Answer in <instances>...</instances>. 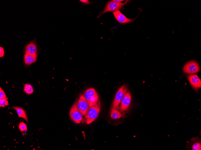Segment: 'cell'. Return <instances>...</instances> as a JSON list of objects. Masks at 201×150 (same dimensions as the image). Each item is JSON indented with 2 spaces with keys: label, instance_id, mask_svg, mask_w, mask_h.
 <instances>
[{
  "label": "cell",
  "instance_id": "6da1fadb",
  "mask_svg": "<svg viewBox=\"0 0 201 150\" xmlns=\"http://www.w3.org/2000/svg\"><path fill=\"white\" fill-rule=\"evenodd\" d=\"M100 109V101L95 105L89 107L86 114L84 116L85 122L89 124L94 122L98 117Z\"/></svg>",
  "mask_w": 201,
  "mask_h": 150
},
{
  "label": "cell",
  "instance_id": "7a4b0ae2",
  "mask_svg": "<svg viewBox=\"0 0 201 150\" xmlns=\"http://www.w3.org/2000/svg\"><path fill=\"white\" fill-rule=\"evenodd\" d=\"M130 1L126 0L124 3L116 2L111 0L106 4L103 10L100 12L98 17H100L104 13L109 12L115 11L121 9L123 6L128 3Z\"/></svg>",
  "mask_w": 201,
  "mask_h": 150
},
{
  "label": "cell",
  "instance_id": "3957f363",
  "mask_svg": "<svg viewBox=\"0 0 201 150\" xmlns=\"http://www.w3.org/2000/svg\"><path fill=\"white\" fill-rule=\"evenodd\" d=\"M83 95L89 107L95 105L98 103L99 96L94 88H90L88 89L84 92Z\"/></svg>",
  "mask_w": 201,
  "mask_h": 150
},
{
  "label": "cell",
  "instance_id": "277c9868",
  "mask_svg": "<svg viewBox=\"0 0 201 150\" xmlns=\"http://www.w3.org/2000/svg\"><path fill=\"white\" fill-rule=\"evenodd\" d=\"M70 116L71 119L76 123L79 124L81 122L83 116L78 108L77 101H75L71 107Z\"/></svg>",
  "mask_w": 201,
  "mask_h": 150
},
{
  "label": "cell",
  "instance_id": "5b68a950",
  "mask_svg": "<svg viewBox=\"0 0 201 150\" xmlns=\"http://www.w3.org/2000/svg\"><path fill=\"white\" fill-rule=\"evenodd\" d=\"M128 88L125 85L122 86L118 90L113 103V107L118 110L121 101L126 93Z\"/></svg>",
  "mask_w": 201,
  "mask_h": 150
},
{
  "label": "cell",
  "instance_id": "8992f818",
  "mask_svg": "<svg viewBox=\"0 0 201 150\" xmlns=\"http://www.w3.org/2000/svg\"><path fill=\"white\" fill-rule=\"evenodd\" d=\"M183 70L185 73L193 74L199 72V66L196 62L192 60L189 61L185 64Z\"/></svg>",
  "mask_w": 201,
  "mask_h": 150
},
{
  "label": "cell",
  "instance_id": "52a82bcc",
  "mask_svg": "<svg viewBox=\"0 0 201 150\" xmlns=\"http://www.w3.org/2000/svg\"><path fill=\"white\" fill-rule=\"evenodd\" d=\"M77 105L81 113L83 116H85L86 114L89 107L84 95L82 93L79 96L77 101Z\"/></svg>",
  "mask_w": 201,
  "mask_h": 150
},
{
  "label": "cell",
  "instance_id": "ba28073f",
  "mask_svg": "<svg viewBox=\"0 0 201 150\" xmlns=\"http://www.w3.org/2000/svg\"><path fill=\"white\" fill-rule=\"evenodd\" d=\"M131 101V96L130 92L128 91L123 98L120 104L119 110L121 112L127 110L130 105Z\"/></svg>",
  "mask_w": 201,
  "mask_h": 150
},
{
  "label": "cell",
  "instance_id": "9c48e42d",
  "mask_svg": "<svg viewBox=\"0 0 201 150\" xmlns=\"http://www.w3.org/2000/svg\"><path fill=\"white\" fill-rule=\"evenodd\" d=\"M188 80L192 87L196 91L201 87V80L197 75H188Z\"/></svg>",
  "mask_w": 201,
  "mask_h": 150
},
{
  "label": "cell",
  "instance_id": "30bf717a",
  "mask_svg": "<svg viewBox=\"0 0 201 150\" xmlns=\"http://www.w3.org/2000/svg\"><path fill=\"white\" fill-rule=\"evenodd\" d=\"M187 147L188 149L192 150H201V143L200 138L198 137H193L190 140V142H188Z\"/></svg>",
  "mask_w": 201,
  "mask_h": 150
},
{
  "label": "cell",
  "instance_id": "8fae6325",
  "mask_svg": "<svg viewBox=\"0 0 201 150\" xmlns=\"http://www.w3.org/2000/svg\"><path fill=\"white\" fill-rule=\"evenodd\" d=\"M113 14L117 21L121 24H125L133 22L135 19H130L127 18L119 10L113 12Z\"/></svg>",
  "mask_w": 201,
  "mask_h": 150
},
{
  "label": "cell",
  "instance_id": "7c38bea8",
  "mask_svg": "<svg viewBox=\"0 0 201 150\" xmlns=\"http://www.w3.org/2000/svg\"><path fill=\"white\" fill-rule=\"evenodd\" d=\"M37 51L36 46L33 42L30 43L26 46L25 53L33 55H37Z\"/></svg>",
  "mask_w": 201,
  "mask_h": 150
},
{
  "label": "cell",
  "instance_id": "4fadbf2b",
  "mask_svg": "<svg viewBox=\"0 0 201 150\" xmlns=\"http://www.w3.org/2000/svg\"><path fill=\"white\" fill-rule=\"evenodd\" d=\"M12 108L16 110L18 117L22 118L28 122V118L24 110L22 108L18 107L13 106Z\"/></svg>",
  "mask_w": 201,
  "mask_h": 150
},
{
  "label": "cell",
  "instance_id": "5bb4252c",
  "mask_svg": "<svg viewBox=\"0 0 201 150\" xmlns=\"http://www.w3.org/2000/svg\"><path fill=\"white\" fill-rule=\"evenodd\" d=\"M37 59V55H33L25 53L24 57L25 63L30 65L35 62Z\"/></svg>",
  "mask_w": 201,
  "mask_h": 150
},
{
  "label": "cell",
  "instance_id": "9a60e30c",
  "mask_svg": "<svg viewBox=\"0 0 201 150\" xmlns=\"http://www.w3.org/2000/svg\"><path fill=\"white\" fill-rule=\"evenodd\" d=\"M110 116L113 119H119L122 116V114L117 109L112 108L110 112Z\"/></svg>",
  "mask_w": 201,
  "mask_h": 150
},
{
  "label": "cell",
  "instance_id": "2e32d148",
  "mask_svg": "<svg viewBox=\"0 0 201 150\" xmlns=\"http://www.w3.org/2000/svg\"><path fill=\"white\" fill-rule=\"evenodd\" d=\"M23 90L26 94L30 95L33 93V89L31 85L26 84L24 86Z\"/></svg>",
  "mask_w": 201,
  "mask_h": 150
},
{
  "label": "cell",
  "instance_id": "e0dca14e",
  "mask_svg": "<svg viewBox=\"0 0 201 150\" xmlns=\"http://www.w3.org/2000/svg\"><path fill=\"white\" fill-rule=\"evenodd\" d=\"M8 98L0 99V107H4L9 105V103L7 100Z\"/></svg>",
  "mask_w": 201,
  "mask_h": 150
},
{
  "label": "cell",
  "instance_id": "ac0fdd59",
  "mask_svg": "<svg viewBox=\"0 0 201 150\" xmlns=\"http://www.w3.org/2000/svg\"><path fill=\"white\" fill-rule=\"evenodd\" d=\"M18 127L21 132L27 130L26 125L23 122H21L19 123Z\"/></svg>",
  "mask_w": 201,
  "mask_h": 150
},
{
  "label": "cell",
  "instance_id": "d6986e66",
  "mask_svg": "<svg viewBox=\"0 0 201 150\" xmlns=\"http://www.w3.org/2000/svg\"><path fill=\"white\" fill-rule=\"evenodd\" d=\"M3 98H7V96L3 90L0 87V99Z\"/></svg>",
  "mask_w": 201,
  "mask_h": 150
},
{
  "label": "cell",
  "instance_id": "ffe728a7",
  "mask_svg": "<svg viewBox=\"0 0 201 150\" xmlns=\"http://www.w3.org/2000/svg\"><path fill=\"white\" fill-rule=\"evenodd\" d=\"M79 1L82 3L85 4H89L93 3L90 2L88 0H80Z\"/></svg>",
  "mask_w": 201,
  "mask_h": 150
},
{
  "label": "cell",
  "instance_id": "44dd1931",
  "mask_svg": "<svg viewBox=\"0 0 201 150\" xmlns=\"http://www.w3.org/2000/svg\"><path fill=\"white\" fill-rule=\"evenodd\" d=\"M4 51L3 48L0 47V57H3L4 55Z\"/></svg>",
  "mask_w": 201,
  "mask_h": 150
},
{
  "label": "cell",
  "instance_id": "7402d4cb",
  "mask_svg": "<svg viewBox=\"0 0 201 150\" xmlns=\"http://www.w3.org/2000/svg\"><path fill=\"white\" fill-rule=\"evenodd\" d=\"M112 1H116V2H120L121 1H124V0H112Z\"/></svg>",
  "mask_w": 201,
  "mask_h": 150
}]
</instances>
